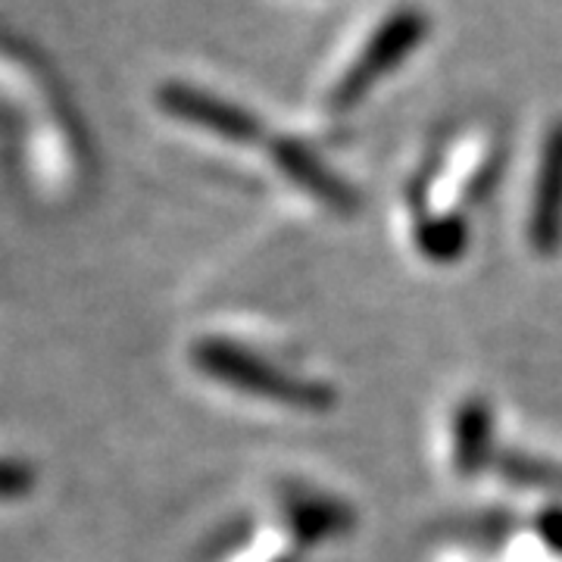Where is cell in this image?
Instances as JSON below:
<instances>
[{
    "instance_id": "obj_1",
    "label": "cell",
    "mask_w": 562,
    "mask_h": 562,
    "mask_svg": "<svg viewBox=\"0 0 562 562\" xmlns=\"http://www.w3.org/2000/svg\"><path fill=\"white\" fill-rule=\"evenodd\" d=\"M191 362L210 375L213 382L228 384L241 394L260 397V401L281 403L291 409H310L325 413L338 403V394L328 382L291 375L279 366H269L260 353L247 350L228 338H201L191 347Z\"/></svg>"
},
{
    "instance_id": "obj_2",
    "label": "cell",
    "mask_w": 562,
    "mask_h": 562,
    "mask_svg": "<svg viewBox=\"0 0 562 562\" xmlns=\"http://www.w3.org/2000/svg\"><path fill=\"white\" fill-rule=\"evenodd\" d=\"M428 32H431V20H428L425 10L413 7V3L394 7L379 22V29L369 35V41L362 44L357 60L344 69L341 79L335 81V88H331V106L338 113H347V110L360 106L372 94V88L384 76H391L419 47L422 41L428 38Z\"/></svg>"
},
{
    "instance_id": "obj_3",
    "label": "cell",
    "mask_w": 562,
    "mask_h": 562,
    "mask_svg": "<svg viewBox=\"0 0 562 562\" xmlns=\"http://www.w3.org/2000/svg\"><path fill=\"white\" fill-rule=\"evenodd\" d=\"M157 106L166 116L213 132L232 144H260L266 138V125L257 113L184 81H162L157 88Z\"/></svg>"
},
{
    "instance_id": "obj_4",
    "label": "cell",
    "mask_w": 562,
    "mask_h": 562,
    "mask_svg": "<svg viewBox=\"0 0 562 562\" xmlns=\"http://www.w3.org/2000/svg\"><path fill=\"white\" fill-rule=\"evenodd\" d=\"M528 241L541 257H557L562 247V120L553 122L543 138L535 198H531V220H528Z\"/></svg>"
},
{
    "instance_id": "obj_5",
    "label": "cell",
    "mask_w": 562,
    "mask_h": 562,
    "mask_svg": "<svg viewBox=\"0 0 562 562\" xmlns=\"http://www.w3.org/2000/svg\"><path fill=\"white\" fill-rule=\"evenodd\" d=\"M272 157H276V166H279L281 172L294 181L301 191H306L310 198L331 206L341 216H353L357 213V206H360L357 191L341 176H335L328 166H322L319 157L306 144L281 135V138L272 140Z\"/></svg>"
},
{
    "instance_id": "obj_6",
    "label": "cell",
    "mask_w": 562,
    "mask_h": 562,
    "mask_svg": "<svg viewBox=\"0 0 562 562\" xmlns=\"http://www.w3.org/2000/svg\"><path fill=\"white\" fill-rule=\"evenodd\" d=\"M491 462V406L482 397L460 403L453 419V469L462 479L484 472Z\"/></svg>"
},
{
    "instance_id": "obj_7",
    "label": "cell",
    "mask_w": 562,
    "mask_h": 562,
    "mask_svg": "<svg viewBox=\"0 0 562 562\" xmlns=\"http://www.w3.org/2000/svg\"><path fill=\"white\" fill-rule=\"evenodd\" d=\"M288 522H291L294 535L301 541L313 543L322 541V538L344 535L347 528H353V509H347L338 501H328V497L297 494L294 501L288 503Z\"/></svg>"
},
{
    "instance_id": "obj_8",
    "label": "cell",
    "mask_w": 562,
    "mask_h": 562,
    "mask_svg": "<svg viewBox=\"0 0 562 562\" xmlns=\"http://www.w3.org/2000/svg\"><path fill=\"white\" fill-rule=\"evenodd\" d=\"M416 244H419L422 257L435 262H453L460 260L469 244V228L460 216L428 220L416 228Z\"/></svg>"
},
{
    "instance_id": "obj_9",
    "label": "cell",
    "mask_w": 562,
    "mask_h": 562,
    "mask_svg": "<svg viewBox=\"0 0 562 562\" xmlns=\"http://www.w3.org/2000/svg\"><path fill=\"white\" fill-rule=\"evenodd\" d=\"M497 472L509 484L519 487H538V491H560L562 494V465L560 462L538 460V457H525L516 450H506L497 457Z\"/></svg>"
},
{
    "instance_id": "obj_10",
    "label": "cell",
    "mask_w": 562,
    "mask_h": 562,
    "mask_svg": "<svg viewBox=\"0 0 562 562\" xmlns=\"http://www.w3.org/2000/svg\"><path fill=\"white\" fill-rule=\"evenodd\" d=\"M538 531H541L543 541L562 553V509H543L541 519H538Z\"/></svg>"
},
{
    "instance_id": "obj_11",
    "label": "cell",
    "mask_w": 562,
    "mask_h": 562,
    "mask_svg": "<svg viewBox=\"0 0 562 562\" xmlns=\"http://www.w3.org/2000/svg\"><path fill=\"white\" fill-rule=\"evenodd\" d=\"M22 482L29 484L25 465H20V462H7V465H3V487H7V497H13V494H20V491H29V487H22Z\"/></svg>"
}]
</instances>
